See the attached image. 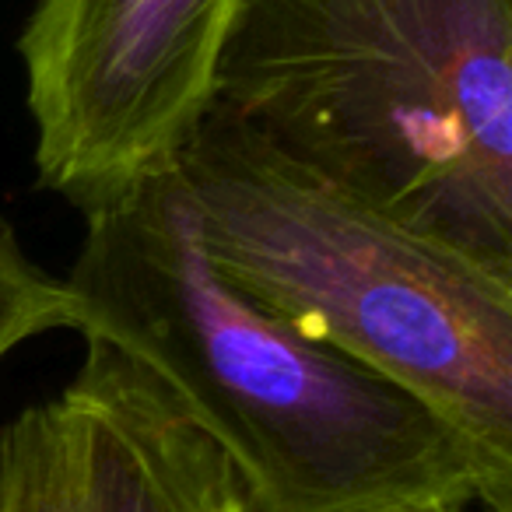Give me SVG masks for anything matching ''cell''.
<instances>
[{"label": "cell", "mask_w": 512, "mask_h": 512, "mask_svg": "<svg viewBox=\"0 0 512 512\" xmlns=\"http://www.w3.org/2000/svg\"><path fill=\"white\" fill-rule=\"evenodd\" d=\"M211 106L512 274V0H239Z\"/></svg>", "instance_id": "7a4b0ae2"}, {"label": "cell", "mask_w": 512, "mask_h": 512, "mask_svg": "<svg viewBox=\"0 0 512 512\" xmlns=\"http://www.w3.org/2000/svg\"><path fill=\"white\" fill-rule=\"evenodd\" d=\"M169 176L228 285L404 386L512 474V274L400 225L218 106Z\"/></svg>", "instance_id": "3957f363"}, {"label": "cell", "mask_w": 512, "mask_h": 512, "mask_svg": "<svg viewBox=\"0 0 512 512\" xmlns=\"http://www.w3.org/2000/svg\"><path fill=\"white\" fill-rule=\"evenodd\" d=\"M74 330V299L67 281L46 274L0 218V362L22 341L46 330Z\"/></svg>", "instance_id": "8992f818"}, {"label": "cell", "mask_w": 512, "mask_h": 512, "mask_svg": "<svg viewBox=\"0 0 512 512\" xmlns=\"http://www.w3.org/2000/svg\"><path fill=\"white\" fill-rule=\"evenodd\" d=\"M239 0H43L18 39L46 190L85 214L165 176L211 109Z\"/></svg>", "instance_id": "277c9868"}, {"label": "cell", "mask_w": 512, "mask_h": 512, "mask_svg": "<svg viewBox=\"0 0 512 512\" xmlns=\"http://www.w3.org/2000/svg\"><path fill=\"white\" fill-rule=\"evenodd\" d=\"M85 218L74 330L172 393L253 512H512V474L446 418L228 285L169 172Z\"/></svg>", "instance_id": "6da1fadb"}, {"label": "cell", "mask_w": 512, "mask_h": 512, "mask_svg": "<svg viewBox=\"0 0 512 512\" xmlns=\"http://www.w3.org/2000/svg\"><path fill=\"white\" fill-rule=\"evenodd\" d=\"M425 512H463V509H425Z\"/></svg>", "instance_id": "52a82bcc"}, {"label": "cell", "mask_w": 512, "mask_h": 512, "mask_svg": "<svg viewBox=\"0 0 512 512\" xmlns=\"http://www.w3.org/2000/svg\"><path fill=\"white\" fill-rule=\"evenodd\" d=\"M0 512H253L218 446L130 355L88 341L50 400L0 425Z\"/></svg>", "instance_id": "5b68a950"}]
</instances>
